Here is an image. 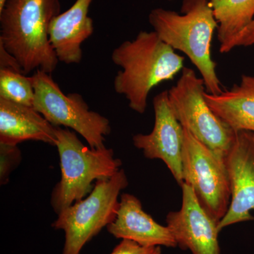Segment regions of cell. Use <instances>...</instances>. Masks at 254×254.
I'll return each mask as SVG.
<instances>
[{"mask_svg":"<svg viewBox=\"0 0 254 254\" xmlns=\"http://www.w3.org/2000/svg\"><path fill=\"white\" fill-rule=\"evenodd\" d=\"M254 45V20L229 42L221 53H227L238 47H248Z\"/></svg>","mask_w":254,"mask_h":254,"instance_id":"cell-20","label":"cell"},{"mask_svg":"<svg viewBox=\"0 0 254 254\" xmlns=\"http://www.w3.org/2000/svg\"><path fill=\"white\" fill-rule=\"evenodd\" d=\"M21 161V152L18 145L0 143V183L6 185L9 180L11 172Z\"/></svg>","mask_w":254,"mask_h":254,"instance_id":"cell-18","label":"cell"},{"mask_svg":"<svg viewBox=\"0 0 254 254\" xmlns=\"http://www.w3.org/2000/svg\"><path fill=\"white\" fill-rule=\"evenodd\" d=\"M125 170L98 180L88 196L58 214L53 228L64 232L63 254H80L88 242L115 220L120 192L128 186Z\"/></svg>","mask_w":254,"mask_h":254,"instance_id":"cell-5","label":"cell"},{"mask_svg":"<svg viewBox=\"0 0 254 254\" xmlns=\"http://www.w3.org/2000/svg\"><path fill=\"white\" fill-rule=\"evenodd\" d=\"M93 0H76L68 10L53 18L48 36L59 63L79 64L81 46L94 32L93 20L88 16Z\"/></svg>","mask_w":254,"mask_h":254,"instance_id":"cell-13","label":"cell"},{"mask_svg":"<svg viewBox=\"0 0 254 254\" xmlns=\"http://www.w3.org/2000/svg\"><path fill=\"white\" fill-rule=\"evenodd\" d=\"M0 68H6L24 74L22 67L17 60L8 53L1 44H0Z\"/></svg>","mask_w":254,"mask_h":254,"instance_id":"cell-21","label":"cell"},{"mask_svg":"<svg viewBox=\"0 0 254 254\" xmlns=\"http://www.w3.org/2000/svg\"><path fill=\"white\" fill-rule=\"evenodd\" d=\"M184 182L193 189L198 201L218 224L226 215L231 189L225 159L184 128Z\"/></svg>","mask_w":254,"mask_h":254,"instance_id":"cell-8","label":"cell"},{"mask_svg":"<svg viewBox=\"0 0 254 254\" xmlns=\"http://www.w3.org/2000/svg\"><path fill=\"white\" fill-rule=\"evenodd\" d=\"M155 123L148 134L138 133L133 136V143L141 150L145 158L159 159L167 165L177 184L183 185L182 150L184 128L174 113L168 91L159 93L153 98Z\"/></svg>","mask_w":254,"mask_h":254,"instance_id":"cell-9","label":"cell"},{"mask_svg":"<svg viewBox=\"0 0 254 254\" xmlns=\"http://www.w3.org/2000/svg\"><path fill=\"white\" fill-rule=\"evenodd\" d=\"M107 229L116 238L132 240L145 247L177 246L169 227L155 221L143 210L140 200L129 193L121 195L118 215Z\"/></svg>","mask_w":254,"mask_h":254,"instance_id":"cell-12","label":"cell"},{"mask_svg":"<svg viewBox=\"0 0 254 254\" xmlns=\"http://www.w3.org/2000/svg\"><path fill=\"white\" fill-rule=\"evenodd\" d=\"M210 109L225 125L237 133H254V76L243 75L240 84L220 94L205 92Z\"/></svg>","mask_w":254,"mask_h":254,"instance_id":"cell-15","label":"cell"},{"mask_svg":"<svg viewBox=\"0 0 254 254\" xmlns=\"http://www.w3.org/2000/svg\"><path fill=\"white\" fill-rule=\"evenodd\" d=\"M61 179L51 195V205L59 214L93 190V183L115 175L122 166L111 148H91L83 144L74 131L56 127Z\"/></svg>","mask_w":254,"mask_h":254,"instance_id":"cell-4","label":"cell"},{"mask_svg":"<svg viewBox=\"0 0 254 254\" xmlns=\"http://www.w3.org/2000/svg\"><path fill=\"white\" fill-rule=\"evenodd\" d=\"M205 90L203 78L185 66L176 85L168 91L169 99L183 128L225 158L236 133L210 109L205 100Z\"/></svg>","mask_w":254,"mask_h":254,"instance_id":"cell-7","label":"cell"},{"mask_svg":"<svg viewBox=\"0 0 254 254\" xmlns=\"http://www.w3.org/2000/svg\"><path fill=\"white\" fill-rule=\"evenodd\" d=\"M231 189V201L218 224L219 231L234 224L254 220V143L250 131L236 133L225 157Z\"/></svg>","mask_w":254,"mask_h":254,"instance_id":"cell-10","label":"cell"},{"mask_svg":"<svg viewBox=\"0 0 254 254\" xmlns=\"http://www.w3.org/2000/svg\"><path fill=\"white\" fill-rule=\"evenodd\" d=\"M0 98L33 108L35 91L31 76L0 68Z\"/></svg>","mask_w":254,"mask_h":254,"instance_id":"cell-17","label":"cell"},{"mask_svg":"<svg viewBox=\"0 0 254 254\" xmlns=\"http://www.w3.org/2000/svg\"><path fill=\"white\" fill-rule=\"evenodd\" d=\"M6 0H0V10L3 9L4 7L5 3H6Z\"/></svg>","mask_w":254,"mask_h":254,"instance_id":"cell-22","label":"cell"},{"mask_svg":"<svg viewBox=\"0 0 254 254\" xmlns=\"http://www.w3.org/2000/svg\"><path fill=\"white\" fill-rule=\"evenodd\" d=\"M110 254H162L160 247H145L133 241L123 240Z\"/></svg>","mask_w":254,"mask_h":254,"instance_id":"cell-19","label":"cell"},{"mask_svg":"<svg viewBox=\"0 0 254 254\" xmlns=\"http://www.w3.org/2000/svg\"><path fill=\"white\" fill-rule=\"evenodd\" d=\"M41 141L56 146V127L33 107L0 98V143Z\"/></svg>","mask_w":254,"mask_h":254,"instance_id":"cell-14","label":"cell"},{"mask_svg":"<svg viewBox=\"0 0 254 254\" xmlns=\"http://www.w3.org/2000/svg\"><path fill=\"white\" fill-rule=\"evenodd\" d=\"M31 80L35 91V110L54 126H63L77 132L90 148L105 146V136L111 133L108 118L90 110L81 95L64 94L51 74L37 70Z\"/></svg>","mask_w":254,"mask_h":254,"instance_id":"cell-6","label":"cell"},{"mask_svg":"<svg viewBox=\"0 0 254 254\" xmlns=\"http://www.w3.org/2000/svg\"><path fill=\"white\" fill-rule=\"evenodd\" d=\"M181 12L156 8L148 21L164 43L188 57L201 75L206 92L220 94L223 90L210 53L218 24L210 0H183Z\"/></svg>","mask_w":254,"mask_h":254,"instance_id":"cell-3","label":"cell"},{"mask_svg":"<svg viewBox=\"0 0 254 254\" xmlns=\"http://www.w3.org/2000/svg\"><path fill=\"white\" fill-rule=\"evenodd\" d=\"M251 133V136H252V140H253L254 143V133L253 132H250Z\"/></svg>","mask_w":254,"mask_h":254,"instance_id":"cell-23","label":"cell"},{"mask_svg":"<svg viewBox=\"0 0 254 254\" xmlns=\"http://www.w3.org/2000/svg\"><path fill=\"white\" fill-rule=\"evenodd\" d=\"M111 59L122 68L114 78V89L139 114L145 113L152 89L171 81L185 68V58L155 31H140L134 39L123 42L113 50Z\"/></svg>","mask_w":254,"mask_h":254,"instance_id":"cell-1","label":"cell"},{"mask_svg":"<svg viewBox=\"0 0 254 254\" xmlns=\"http://www.w3.org/2000/svg\"><path fill=\"white\" fill-rule=\"evenodd\" d=\"M181 187V209L166 218L177 246L192 254H220L218 222L200 205L191 187L185 183Z\"/></svg>","mask_w":254,"mask_h":254,"instance_id":"cell-11","label":"cell"},{"mask_svg":"<svg viewBox=\"0 0 254 254\" xmlns=\"http://www.w3.org/2000/svg\"><path fill=\"white\" fill-rule=\"evenodd\" d=\"M218 26L220 52L254 20V0H210Z\"/></svg>","mask_w":254,"mask_h":254,"instance_id":"cell-16","label":"cell"},{"mask_svg":"<svg viewBox=\"0 0 254 254\" xmlns=\"http://www.w3.org/2000/svg\"><path fill=\"white\" fill-rule=\"evenodd\" d=\"M61 13L60 0H6L0 10V44L14 56L24 74L41 70L52 74L58 61L48 31Z\"/></svg>","mask_w":254,"mask_h":254,"instance_id":"cell-2","label":"cell"}]
</instances>
